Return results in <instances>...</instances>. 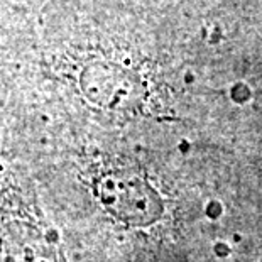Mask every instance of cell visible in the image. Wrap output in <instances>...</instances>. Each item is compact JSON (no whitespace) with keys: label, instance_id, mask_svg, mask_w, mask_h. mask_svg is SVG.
Here are the masks:
<instances>
[{"label":"cell","instance_id":"6da1fadb","mask_svg":"<svg viewBox=\"0 0 262 262\" xmlns=\"http://www.w3.org/2000/svg\"><path fill=\"white\" fill-rule=\"evenodd\" d=\"M102 203L120 220L149 224L159 213V200L146 183L125 172H112L98 183Z\"/></svg>","mask_w":262,"mask_h":262},{"label":"cell","instance_id":"7a4b0ae2","mask_svg":"<svg viewBox=\"0 0 262 262\" xmlns=\"http://www.w3.org/2000/svg\"><path fill=\"white\" fill-rule=\"evenodd\" d=\"M83 95L103 110H125L139 97L137 83L129 71L107 61H95L80 76Z\"/></svg>","mask_w":262,"mask_h":262},{"label":"cell","instance_id":"3957f363","mask_svg":"<svg viewBox=\"0 0 262 262\" xmlns=\"http://www.w3.org/2000/svg\"><path fill=\"white\" fill-rule=\"evenodd\" d=\"M0 262H54L46 241L29 228L0 225Z\"/></svg>","mask_w":262,"mask_h":262}]
</instances>
